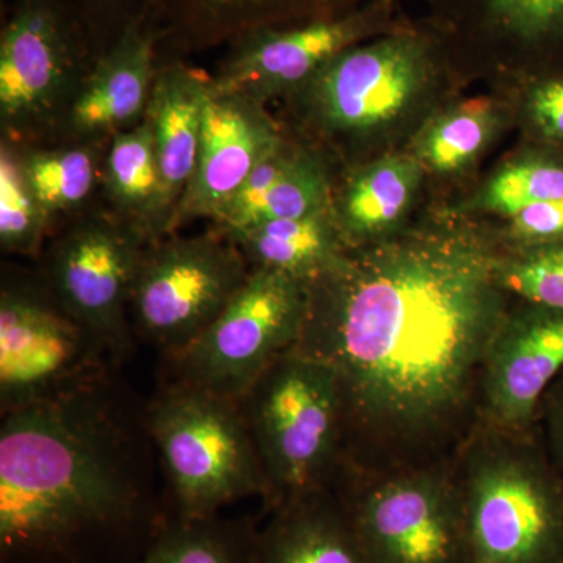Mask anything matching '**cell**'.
<instances>
[{"label": "cell", "mask_w": 563, "mask_h": 563, "mask_svg": "<svg viewBox=\"0 0 563 563\" xmlns=\"http://www.w3.org/2000/svg\"><path fill=\"white\" fill-rule=\"evenodd\" d=\"M91 41L65 0H18L0 38V122L9 140L63 128Z\"/></svg>", "instance_id": "9c48e42d"}, {"label": "cell", "mask_w": 563, "mask_h": 563, "mask_svg": "<svg viewBox=\"0 0 563 563\" xmlns=\"http://www.w3.org/2000/svg\"><path fill=\"white\" fill-rule=\"evenodd\" d=\"M102 190L111 213L157 243L174 233V209L166 198L150 122L109 141Z\"/></svg>", "instance_id": "ffe728a7"}, {"label": "cell", "mask_w": 563, "mask_h": 563, "mask_svg": "<svg viewBox=\"0 0 563 563\" xmlns=\"http://www.w3.org/2000/svg\"><path fill=\"white\" fill-rule=\"evenodd\" d=\"M533 431H542V444L544 453L553 462L559 472L563 470V372L554 384L548 388L547 395L540 402L539 412H537L536 426Z\"/></svg>", "instance_id": "1f68e13d"}, {"label": "cell", "mask_w": 563, "mask_h": 563, "mask_svg": "<svg viewBox=\"0 0 563 563\" xmlns=\"http://www.w3.org/2000/svg\"><path fill=\"white\" fill-rule=\"evenodd\" d=\"M498 261L470 233L415 232L350 247L309 282L295 350L335 374L347 466L442 465L472 439L485 355L510 303Z\"/></svg>", "instance_id": "6da1fadb"}, {"label": "cell", "mask_w": 563, "mask_h": 563, "mask_svg": "<svg viewBox=\"0 0 563 563\" xmlns=\"http://www.w3.org/2000/svg\"><path fill=\"white\" fill-rule=\"evenodd\" d=\"M117 368L58 302L46 279L3 274L0 288L2 415L84 390Z\"/></svg>", "instance_id": "ba28073f"}, {"label": "cell", "mask_w": 563, "mask_h": 563, "mask_svg": "<svg viewBox=\"0 0 563 563\" xmlns=\"http://www.w3.org/2000/svg\"><path fill=\"white\" fill-rule=\"evenodd\" d=\"M435 57V43L426 33L398 29L336 55L303 85V96L322 129L361 135L410 106Z\"/></svg>", "instance_id": "7c38bea8"}, {"label": "cell", "mask_w": 563, "mask_h": 563, "mask_svg": "<svg viewBox=\"0 0 563 563\" xmlns=\"http://www.w3.org/2000/svg\"><path fill=\"white\" fill-rule=\"evenodd\" d=\"M150 244L107 211L73 222L46 255L44 279L55 298L117 366L133 347L132 292Z\"/></svg>", "instance_id": "8fae6325"}, {"label": "cell", "mask_w": 563, "mask_h": 563, "mask_svg": "<svg viewBox=\"0 0 563 563\" xmlns=\"http://www.w3.org/2000/svg\"><path fill=\"white\" fill-rule=\"evenodd\" d=\"M498 276L510 296L563 312V242L499 255Z\"/></svg>", "instance_id": "83f0119b"}, {"label": "cell", "mask_w": 563, "mask_h": 563, "mask_svg": "<svg viewBox=\"0 0 563 563\" xmlns=\"http://www.w3.org/2000/svg\"><path fill=\"white\" fill-rule=\"evenodd\" d=\"M257 531L246 518H168L135 563H255Z\"/></svg>", "instance_id": "cb8c5ba5"}, {"label": "cell", "mask_w": 563, "mask_h": 563, "mask_svg": "<svg viewBox=\"0 0 563 563\" xmlns=\"http://www.w3.org/2000/svg\"><path fill=\"white\" fill-rule=\"evenodd\" d=\"M420 168L412 158H385L363 169L347 185L333 211L347 247L380 242L412 201Z\"/></svg>", "instance_id": "7402d4cb"}, {"label": "cell", "mask_w": 563, "mask_h": 563, "mask_svg": "<svg viewBox=\"0 0 563 563\" xmlns=\"http://www.w3.org/2000/svg\"><path fill=\"white\" fill-rule=\"evenodd\" d=\"M211 76L180 60L158 66L146 117L166 198L174 209L190 185L201 144Z\"/></svg>", "instance_id": "ac0fdd59"}, {"label": "cell", "mask_w": 563, "mask_h": 563, "mask_svg": "<svg viewBox=\"0 0 563 563\" xmlns=\"http://www.w3.org/2000/svg\"><path fill=\"white\" fill-rule=\"evenodd\" d=\"M454 472L470 563H563V481L536 432L481 424Z\"/></svg>", "instance_id": "3957f363"}, {"label": "cell", "mask_w": 563, "mask_h": 563, "mask_svg": "<svg viewBox=\"0 0 563 563\" xmlns=\"http://www.w3.org/2000/svg\"><path fill=\"white\" fill-rule=\"evenodd\" d=\"M282 140L265 103L211 87L190 185L177 207L174 232L196 220L221 221L244 181Z\"/></svg>", "instance_id": "9a60e30c"}, {"label": "cell", "mask_w": 563, "mask_h": 563, "mask_svg": "<svg viewBox=\"0 0 563 563\" xmlns=\"http://www.w3.org/2000/svg\"><path fill=\"white\" fill-rule=\"evenodd\" d=\"M257 531L255 563H368L335 488L280 504Z\"/></svg>", "instance_id": "d6986e66"}, {"label": "cell", "mask_w": 563, "mask_h": 563, "mask_svg": "<svg viewBox=\"0 0 563 563\" xmlns=\"http://www.w3.org/2000/svg\"><path fill=\"white\" fill-rule=\"evenodd\" d=\"M265 474L266 512L332 490L347 466L342 396L324 363L285 352L240 399Z\"/></svg>", "instance_id": "277c9868"}, {"label": "cell", "mask_w": 563, "mask_h": 563, "mask_svg": "<svg viewBox=\"0 0 563 563\" xmlns=\"http://www.w3.org/2000/svg\"><path fill=\"white\" fill-rule=\"evenodd\" d=\"M532 120L548 136L563 141V79L543 81L529 101Z\"/></svg>", "instance_id": "d6a6232c"}, {"label": "cell", "mask_w": 563, "mask_h": 563, "mask_svg": "<svg viewBox=\"0 0 563 563\" xmlns=\"http://www.w3.org/2000/svg\"><path fill=\"white\" fill-rule=\"evenodd\" d=\"M109 141H70L54 147L16 144L22 173L51 221L80 209L102 187Z\"/></svg>", "instance_id": "603a6c76"}, {"label": "cell", "mask_w": 563, "mask_h": 563, "mask_svg": "<svg viewBox=\"0 0 563 563\" xmlns=\"http://www.w3.org/2000/svg\"><path fill=\"white\" fill-rule=\"evenodd\" d=\"M144 409L174 517H214L254 496L265 503L268 487L240 401L165 380Z\"/></svg>", "instance_id": "5b68a950"}, {"label": "cell", "mask_w": 563, "mask_h": 563, "mask_svg": "<svg viewBox=\"0 0 563 563\" xmlns=\"http://www.w3.org/2000/svg\"><path fill=\"white\" fill-rule=\"evenodd\" d=\"M76 14L91 43L95 38L109 36L110 44L117 40L124 25L143 9L146 0H65Z\"/></svg>", "instance_id": "f546056e"}, {"label": "cell", "mask_w": 563, "mask_h": 563, "mask_svg": "<svg viewBox=\"0 0 563 563\" xmlns=\"http://www.w3.org/2000/svg\"><path fill=\"white\" fill-rule=\"evenodd\" d=\"M562 372L563 312L509 303L485 355L481 424L532 432L540 402Z\"/></svg>", "instance_id": "5bb4252c"}, {"label": "cell", "mask_w": 563, "mask_h": 563, "mask_svg": "<svg viewBox=\"0 0 563 563\" xmlns=\"http://www.w3.org/2000/svg\"><path fill=\"white\" fill-rule=\"evenodd\" d=\"M550 201H563V166L540 162L507 166L484 196L488 209L506 217L531 203Z\"/></svg>", "instance_id": "f1b7e54d"}, {"label": "cell", "mask_w": 563, "mask_h": 563, "mask_svg": "<svg viewBox=\"0 0 563 563\" xmlns=\"http://www.w3.org/2000/svg\"><path fill=\"white\" fill-rule=\"evenodd\" d=\"M490 109L468 103L440 118L421 141L422 161L440 173L455 172L484 150L492 133Z\"/></svg>", "instance_id": "4316f807"}, {"label": "cell", "mask_w": 563, "mask_h": 563, "mask_svg": "<svg viewBox=\"0 0 563 563\" xmlns=\"http://www.w3.org/2000/svg\"><path fill=\"white\" fill-rule=\"evenodd\" d=\"M388 0L290 25L251 32L231 43L217 76L218 90L240 92L265 103L274 96L302 88L332 58L377 33L398 31L390 21Z\"/></svg>", "instance_id": "4fadbf2b"}, {"label": "cell", "mask_w": 563, "mask_h": 563, "mask_svg": "<svg viewBox=\"0 0 563 563\" xmlns=\"http://www.w3.org/2000/svg\"><path fill=\"white\" fill-rule=\"evenodd\" d=\"M158 40L146 0L81 81L63 125L70 141H110L144 121L157 76Z\"/></svg>", "instance_id": "2e32d148"}, {"label": "cell", "mask_w": 563, "mask_h": 563, "mask_svg": "<svg viewBox=\"0 0 563 563\" xmlns=\"http://www.w3.org/2000/svg\"><path fill=\"white\" fill-rule=\"evenodd\" d=\"M251 269L220 228L150 244L132 292L133 332L163 355L184 350L217 320Z\"/></svg>", "instance_id": "30bf717a"}, {"label": "cell", "mask_w": 563, "mask_h": 563, "mask_svg": "<svg viewBox=\"0 0 563 563\" xmlns=\"http://www.w3.org/2000/svg\"><path fill=\"white\" fill-rule=\"evenodd\" d=\"M161 466L146 409L113 379L2 415L3 563H85L90 550L168 518L154 498Z\"/></svg>", "instance_id": "7a4b0ae2"}, {"label": "cell", "mask_w": 563, "mask_h": 563, "mask_svg": "<svg viewBox=\"0 0 563 563\" xmlns=\"http://www.w3.org/2000/svg\"><path fill=\"white\" fill-rule=\"evenodd\" d=\"M52 225L24 173L20 155L10 140L0 150V246L9 254L40 258Z\"/></svg>", "instance_id": "d4e9b609"}, {"label": "cell", "mask_w": 563, "mask_h": 563, "mask_svg": "<svg viewBox=\"0 0 563 563\" xmlns=\"http://www.w3.org/2000/svg\"><path fill=\"white\" fill-rule=\"evenodd\" d=\"M354 0H147L158 51H203L251 32L340 16Z\"/></svg>", "instance_id": "e0dca14e"}, {"label": "cell", "mask_w": 563, "mask_h": 563, "mask_svg": "<svg viewBox=\"0 0 563 563\" xmlns=\"http://www.w3.org/2000/svg\"><path fill=\"white\" fill-rule=\"evenodd\" d=\"M335 490L368 563H470L454 461L385 473L346 466Z\"/></svg>", "instance_id": "8992f818"}, {"label": "cell", "mask_w": 563, "mask_h": 563, "mask_svg": "<svg viewBox=\"0 0 563 563\" xmlns=\"http://www.w3.org/2000/svg\"><path fill=\"white\" fill-rule=\"evenodd\" d=\"M309 284L252 268L232 301L184 350L163 355L166 379L240 399L277 357L301 339Z\"/></svg>", "instance_id": "52a82bcc"}, {"label": "cell", "mask_w": 563, "mask_h": 563, "mask_svg": "<svg viewBox=\"0 0 563 563\" xmlns=\"http://www.w3.org/2000/svg\"><path fill=\"white\" fill-rule=\"evenodd\" d=\"M490 38L526 49L563 43V0H457Z\"/></svg>", "instance_id": "484cf974"}, {"label": "cell", "mask_w": 563, "mask_h": 563, "mask_svg": "<svg viewBox=\"0 0 563 563\" xmlns=\"http://www.w3.org/2000/svg\"><path fill=\"white\" fill-rule=\"evenodd\" d=\"M225 233L239 244L251 268L273 269L307 284L335 268L350 250L333 210L292 220L262 221Z\"/></svg>", "instance_id": "44dd1931"}, {"label": "cell", "mask_w": 563, "mask_h": 563, "mask_svg": "<svg viewBox=\"0 0 563 563\" xmlns=\"http://www.w3.org/2000/svg\"><path fill=\"white\" fill-rule=\"evenodd\" d=\"M509 218L514 235L529 246L563 242V201L531 203Z\"/></svg>", "instance_id": "4dcf8cb0"}]
</instances>
